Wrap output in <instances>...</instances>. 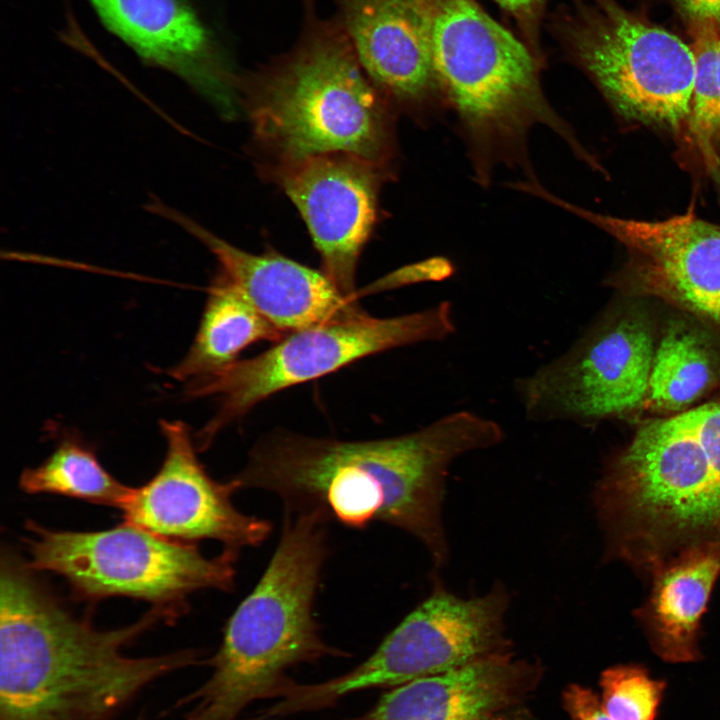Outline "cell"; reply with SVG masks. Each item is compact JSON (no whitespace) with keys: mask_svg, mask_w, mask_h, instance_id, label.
I'll use <instances>...</instances> for the list:
<instances>
[{"mask_svg":"<svg viewBox=\"0 0 720 720\" xmlns=\"http://www.w3.org/2000/svg\"><path fill=\"white\" fill-rule=\"evenodd\" d=\"M501 426L457 411L403 435L340 440L274 430L257 440L230 480L278 497L285 512H315L364 529L383 523L415 537L435 568L448 560L442 505L454 460L503 440Z\"/></svg>","mask_w":720,"mask_h":720,"instance_id":"6da1fadb","label":"cell"},{"mask_svg":"<svg viewBox=\"0 0 720 720\" xmlns=\"http://www.w3.org/2000/svg\"><path fill=\"white\" fill-rule=\"evenodd\" d=\"M9 550L0 561V720H110L146 686L202 663L199 650L130 657L167 614L101 630L74 616Z\"/></svg>","mask_w":720,"mask_h":720,"instance_id":"7a4b0ae2","label":"cell"},{"mask_svg":"<svg viewBox=\"0 0 720 720\" xmlns=\"http://www.w3.org/2000/svg\"><path fill=\"white\" fill-rule=\"evenodd\" d=\"M594 501L607 553L642 571L720 539V390L642 422L607 465Z\"/></svg>","mask_w":720,"mask_h":720,"instance_id":"3957f363","label":"cell"},{"mask_svg":"<svg viewBox=\"0 0 720 720\" xmlns=\"http://www.w3.org/2000/svg\"><path fill=\"white\" fill-rule=\"evenodd\" d=\"M438 84L456 117L473 172L488 188L504 166L538 180L528 138L542 125L575 156L594 164L570 124L548 101L545 60L495 21L476 0H420Z\"/></svg>","mask_w":720,"mask_h":720,"instance_id":"277c9868","label":"cell"},{"mask_svg":"<svg viewBox=\"0 0 720 720\" xmlns=\"http://www.w3.org/2000/svg\"><path fill=\"white\" fill-rule=\"evenodd\" d=\"M326 525L318 513L284 511L268 565L208 660L210 677L175 704L190 707L183 720H237L254 701L280 698L294 682L289 668L344 654L323 640L314 617L328 556Z\"/></svg>","mask_w":720,"mask_h":720,"instance_id":"5b68a950","label":"cell"},{"mask_svg":"<svg viewBox=\"0 0 720 720\" xmlns=\"http://www.w3.org/2000/svg\"><path fill=\"white\" fill-rule=\"evenodd\" d=\"M240 87L266 164L344 152L395 173L397 111L361 67L340 23L310 17L296 48Z\"/></svg>","mask_w":720,"mask_h":720,"instance_id":"8992f818","label":"cell"},{"mask_svg":"<svg viewBox=\"0 0 720 720\" xmlns=\"http://www.w3.org/2000/svg\"><path fill=\"white\" fill-rule=\"evenodd\" d=\"M551 26L567 58L620 115L684 130L695 60L681 38L616 0H570Z\"/></svg>","mask_w":720,"mask_h":720,"instance_id":"52a82bcc","label":"cell"},{"mask_svg":"<svg viewBox=\"0 0 720 720\" xmlns=\"http://www.w3.org/2000/svg\"><path fill=\"white\" fill-rule=\"evenodd\" d=\"M27 529L30 567L63 577L86 599L133 597L171 618L192 593L235 586L237 551L208 558L189 542L128 521L96 532L54 531L33 522Z\"/></svg>","mask_w":720,"mask_h":720,"instance_id":"ba28073f","label":"cell"},{"mask_svg":"<svg viewBox=\"0 0 720 720\" xmlns=\"http://www.w3.org/2000/svg\"><path fill=\"white\" fill-rule=\"evenodd\" d=\"M455 332L452 305L442 301L409 314L365 317L287 333L266 351L187 384L191 398L216 397L218 409L197 434L198 448L254 406L286 388L335 372L364 357Z\"/></svg>","mask_w":720,"mask_h":720,"instance_id":"9c48e42d","label":"cell"},{"mask_svg":"<svg viewBox=\"0 0 720 720\" xmlns=\"http://www.w3.org/2000/svg\"><path fill=\"white\" fill-rule=\"evenodd\" d=\"M509 600L502 584L482 596L466 599L435 583L431 594L367 659L333 679L314 684L295 682L276 703V712L285 717L327 708L357 691L395 687L508 653L505 616Z\"/></svg>","mask_w":720,"mask_h":720,"instance_id":"30bf717a","label":"cell"},{"mask_svg":"<svg viewBox=\"0 0 720 720\" xmlns=\"http://www.w3.org/2000/svg\"><path fill=\"white\" fill-rule=\"evenodd\" d=\"M655 347L646 312L609 311L570 349L518 380L527 417L591 423L644 409Z\"/></svg>","mask_w":720,"mask_h":720,"instance_id":"8fae6325","label":"cell"},{"mask_svg":"<svg viewBox=\"0 0 720 720\" xmlns=\"http://www.w3.org/2000/svg\"><path fill=\"white\" fill-rule=\"evenodd\" d=\"M540 198L597 226L627 252L608 283L626 296L653 297L720 333V225L692 210L645 221L590 211L547 189Z\"/></svg>","mask_w":720,"mask_h":720,"instance_id":"7c38bea8","label":"cell"},{"mask_svg":"<svg viewBox=\"0 0 720 720\" xmlns=\"http://www.w3.org/2000/svg\"><path fill=\"white\" fill-rule=\"evenodd\" d=\"M305 221L322 272L358 301L356 272L378 220L382 184L395 173L355 154L332 152L265 164Z\"/></svg>","mask_w":720,"mask_h":720,"instance_id":"4fadbf2b","label":"cell"},{"mask_svg":"<svg viewBox=\"0 0 720 720\" xmlns=\"http://www.w3.org/2000/svg\"><path fill=\"white\" fill-rule=\"evenodd\" d=\"M160 427L165 458L149 482L133 488L121 508L126 521L168 539H211L237 552L266 541L271 522L236 508L234 483L210 477L196 455L187 425L161 421Z\"/></svg>","mask_w":720,"mask_h":720,"instance_id":"5bb4252c","label":"cell"},{"mask_svg":"<svg viewBox=\"0 0 720 720\" xmlns=\"http://www.w3.org/2000/svg\"><path fill=\"white\" fill-rule=\"evenodd\" d=\"M340 24L371 81L397 112L426 124L448 110L420 0H340Z\"/></svg>","mask_w":720,"mask_h":720,"instance_id":"9a60e30c","label":"cell"},{"mask_svg":"<svg viewBox=\"0 0 720 720\" xmlns=\"http://www.w3.org/2000/svg\"><path fill=\"white\" fill-rule=\"evenodd\" d=\"M151 208L201 240L215 256L217 272L286 334L368 315L358 301L346 298L322 271L273 250L261 254L246 252L160 203L152 204Z\"/></svg>","mask_w":720,"mask_h":720,"instance_id":"2e32d148","label":"cell"},{"mask_svg":"<svg viewBox=\"0 0 720 720\" xmlns=\"http://www.w3.org/2000/svg\"><path fill=\"white\" fill-rule=\"evenodd\" d=\"M103 24L146 62L168 70L225 116L235 112L238 80L188 0H89Z\"/></svg>","mask_w":720,"mask_h":720,"instance_id":"e0dca14e","label":"cell"},{"mask_svg":"<svg viewBox=\"0 0 720 720\" xmlns=\"http://www.w3.org/2000/svg\"><path fill=\"white\" fill-rule=\"evenodd\" d=\"M538 666L490 655L392 687L357 720H504L534 689Z\"/></svg>","mask_w":720,"mask_h":720,"instance_id":"ac0fdd59","label":"cell"},{"mask_svg":"<svg viewBox=\"0 0 720 720\" xmlns=\"http://www.w3.org/2000/svg\"><path fill=\"white\" fill-rule=\"evenodd\" d=\"M637 616L656 653L670 662L697 658L702 616L720 575V539L694 544L657 566Z\"/></svg>","mask_w":720,"mask_h":720,"instance_id":"d6986e66","label":"cell"},{"mask_svg":"<svg viewBox=\"0 0 720 720\" xmlns=\"http://www.w3.org/2000/svg\"><path fill=\"white\" fill-rule=\"evenodd\" d=\"M720 390V333L684 314L656 342L644 409L657 416L685 411Z\"/></svg>","mask_w":720,"mask_h":720,"instance_id":"ffe728a7","label":"cell"},{"mask_svg":"<svg viewBox=\"0 0 720 720\" xmlns=\"http://www.w3.org/2000/svg\"><path fill=\"white\" fill-rule=\"evenodd\" d=\"M285 335L217 272L208 288L195 338L170 375L189 384L236 362L248 346L259 341L277 342Z\"/></svg>","mask_w":720,"mask_h":720,"instance_id":"44dd1931","label":"cell"},{"mask_svg":"<svg viewBox=\"0 0 720 720\" xmlns=\"http://www.w3.org/2000/svg\"><path fill=\"white\" fill-rule=\"evenodd\" d=\"M20 487L27 493H50L118 508L133 488L120 483L79 440L63 439L39 466L23 471Z\"/></svg>","mask_w":720,"mask_h":720,"instance_id":"7402d4cb","label":"cell"},{"mask_svg":"<svg viewBox=\"0 0 720 720\" xmlns=\"http://www.w3.org/2000/svg\"><path fill=\"white\" fill-rule=\"evenodd\" d=\"M695 60V80L684 130L710 165L720 156V20L685 21Z\"/></svg>","mask_w":720,"mask_h":720,"instance_id":"603a6c76","label":"cell"},{"mask_svg":"<svg viewBox=\"0 0 720 720\" xmlns=\"http://www.w3.org/2000/svg\"><path fill=\"white\" fill-rule=\"evenodd\" d=\"M602 706L612 720H654L665 683L636 665H617L600 677Z\"/></svg>","mask_w":720,"mask_h":720,"instance_id":"cb8c5ba5","label":"cell"},{"mask_svg":"<svg viewBox=\"0 0 720 720\" xmlns=\"http://www.w3.org/2000/svg\"><path fill=\"white\" fill-rule=\"evenodd\" d=\"M454 272V265L448 258L431 257L386 274L358 290L357 298L421 282H440L450 278Z\"/></svg>","mask_w":720,"mask_h":720,"instance_id":"d4e9b609","label":"cell"},{"mask_svg":"<svg viewBox=\"0 0 720 720\" xmlns=\"http://www.w3.org/2000/svg\"><path fill=\"white\" fill-rule=\"evenodd\" d=\"M516 23L523 41L532 52L545 60L540 44L541 24L548 0H493Z\"/></svg>","mask_w":720,"mask_h":720,"instance_id":"484cf974","label":"cell"},{"mask_svg":"<svg viewBox=\"0 0 720 720\" xmlns=\"http://www.w3.org/2000/svg\"><path fill=\"white\" fill-rule=\"evenodd\" d=\"M563 704L572 720H612L597 695L578 684L570 685L565 690Z\"/></svg>","mask_w":720,"mask_h":720,"instance_id":"4316f807","label":"cell"},{"mask_svg":"<svg viewBox=\"0 0 720 720\" xmlns=\"http://www.w3.org/2000/svg\"><path fill=\"white\" fill-rule=\"evenodd\" d=\"M685 21L711 17L720 20V0H672Z\"/></svg>","mask_w":720,"mask_h":720,"instance_id":"83f0119b","label":"cell"},{"mask_svg":"<svg viewBox=\"0 0 720 720\" xmlns=\"http://www.w3.org/2000/svg\"><path fill=\"white\" fill-rule=\"evenodd\" d=\"M135 720H145V718L141 715V716H139V717H138L137 719H135Z\"/></svg>","mask_w":720,"mask_h":720,"instance_id":"f1b7e54d","label":"cell"}]
</instances>
